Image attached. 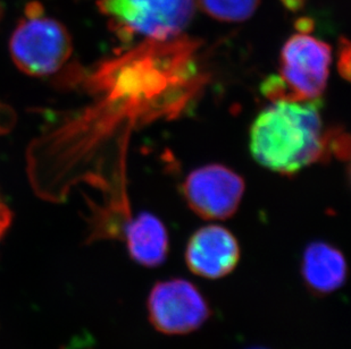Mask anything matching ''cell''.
<instances>
[{"instance_id": "obj_1", "label": "cell", "mask_w": 351, "mask_h": 349, "mask_svg": "<svg viewBox=\"0 0 351 349\" xmlns=\"http://www.w3.org/2000/svg\"><path fill=\"white\" fill-rule=\"evenodd\" d=\"M319 100H274L252 122L250 151L259 165L291 174L324 155Z\"/></svg>"}, {"instance_id": "obj_2", "label": "cell", "mask_w": 351, "mask_h": 349, "mask_svg": "<svg viewBox=\"0 0 351 349\" xmlns=\"http://www.w3.org/2000/svg\"><path fill=\"white\" fill-rule=\"evenodd\" d=\"M10 58L27 75L45 77L60 72L73 55V40L66 27L46 16L38 3L27 5L10 40Z\"/></svg>"}, {"instance_id": "obj_3", "label": "cell", "mask_w": 351, "mask_h": 349, "mask_svg": "<svg viewBox=\"0 0 351 349\" xmlns=\"http://www.w3.org/2000/svg\"><path fill=\"white\" fill-rule=\"evenodd\" d=\"M331 60L330 44L307 34H295L282 48L280 75L269 77L263 91L273 101L319 99L328 84Z\"/></svg>"}, {"instance_id": "obj_4", "label": "cell", "mask_w": 351, "mask_h": 349, "mask_svg": "<svg viewBox=\"0 0 351 349\" xmlns=\"http://www.w3.org/2000/svg\"><path fill=\"white\" fill-rule=\"evenodd\" d=\"M97 5L123 34L159 41L179 36L195 12V0H98Z\"/></svg>"}, {"instance_id": "obj_5", "label": "cell", "mask_w": 351, "mask_h": 349, "mask_svg": "<svg viewBox=\"0 0 351 349\" xmlns=\"http://www.w3.org/2000/svg\"><path fill=\"white\" fill-rule=\"evenodd\" d=\"M147 309L154 328L169 336L195 331L212 314L198 287L181 278L157 283L147 300Z\"/></svg>"}, {"instance_id": "obj_6", "label": "cell", "mask_w": 351, "mask_h": 349, "mask_svg": "<svg viewBox=\"0 0 351 349\" xmlns=\"http://www.w3.org/2000/svg\"><path fill=\"white\" fill-rule=\"evenodd\" d=\"M183 193L190 209L199 217L224 220L238 210L245 193V181L226 166H204L186 177Z\"/></svg>"}, {"instance_id": "obj_7", "label": "cell", "mask_w": 351, "mask_h": 349, "mask_svg": "<svg viewBox=\"0 0 351 349\" xmlns=\"http://www.w3.org/2000/svg\"><path fill=\"white\" fill-rule=\"evenodd\" d=\"M240 260V246L234 235L219 224L200 228L186 248L189 270L199 277L219 279L234 270Z\"/></svg>"}, {"instance_id": "obj_8", "label": "cell", "mask_w": 351, "mask_h": 349, "mask_svg": "<svg viewBox=\"0 0 351 349\" xmlns=\"http://www.w3.org/2000/svg\"><path fill=\"white\" fill-rule=\"evenodd\" d=\"M302 276L312 293H335L345 285L348 276L345 255L325 242H314L306 247L302 255Z\"/></svg>"}, {"instance_id": "obj_9", "label": "cell", "mask_w": 351, "mask_h": 349, "mask_svg": "<svg viewBox=\"0 0 351 349\" xmlns=\"http://www.w3.org/2000/svg\"><path fill=\"white\" fill-rule=\"evenodd\" d=\"M122 236L125 240L130 257L140 266L159 267L167 259L169 233L165 224L156 216L143 212L132 220L126 221Z\"/></svg>"}, {"instance_id": "obj_10", "label": "cell", "mask_w": 351, "mask_h": 349, "mask_svg": "<svg viewBox=\"0 0 351 349\" xmlns=\"http://www.w3.org/2000/svg\"><path fill=\"white\" fill-rule=\"evenodd\" d=\"M206 14L222 22H243L255 14L261 0H197Z\"/></svg>"}, {"instance_id": "obj_11", "label": "cell", "mask_w": 351, "mask_h": 349, "mask_svg": "<svg viewBox=\"0 0 351 349\" xmlns=\"http://www.w3.org/2000/svg\"><path fill=\"white\" fill-rule=\"evenodd\" d=\"M13 221V214L3 202L0 201V242L5 237Z\"/></svg>"}, {"instance_id": "obj_12", "label": "cell", "mask_w": 351, "mask_h": 349, "mask_svg": "<svg viewBox=\"0 0 351 349\" xmlns=\"http://www.w3.org/2000/svg\"><path fill=\"white\" fill-rule=\"evenodd\" d=\"M250 349H266V348H262V347H257V348H250Z\"/></svg>"}]
</instances>
